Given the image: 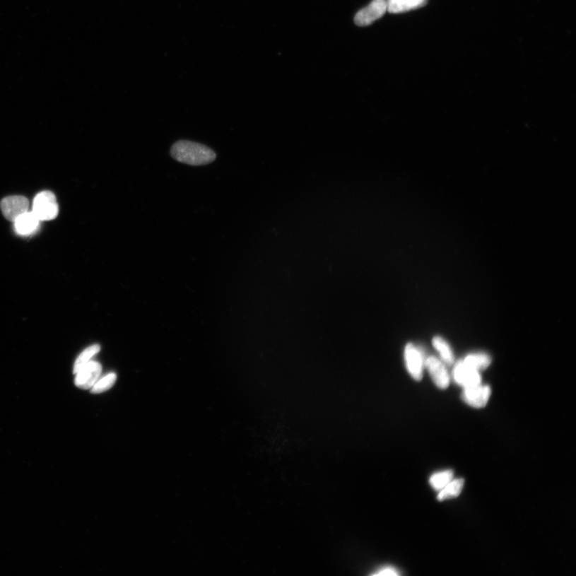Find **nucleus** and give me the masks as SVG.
Listing matches in <instances>:
<instances>
[{"mask_svg":"<svg viewBox=\"0 0 576 576\" xmlns=\"http://www.w3.org/2000/svg\"><path fill=\"white\" fill-rule=\"evenodd\" d=\"M387 11V0H373L368 7L358 12L355 23L357 26H368L383 17Z\"/></svg>","mask_w":576,"mask_h":576,"instance_id":"nucleus-3","label":"nucleus"},{"mask_svg":"<svg viewBox=\"0 0 576 576\" xmlns=\"http://www.w3.org/2000/svg\"><path fill=\"white\" fill-rule=\"evenodd\" d=\"M453 379L464 388L481 384L482 382L480 371L466 365L463 361H459L454 365Z\"/></svg>","mask_w":576,"mask_h":576,"instance_id":"nucleus-8","label":"nucleus"},{"mask_svg":"<svg viewBox=\"0 0 576 576\" xmlns=\"http://www.w3.org/2000/svg\"><path fill=\"white\" fill-rule=\"evenodd\" d=\"M171 155L174 160L191 166L207 165L216 159L215 151L201 143L180 141L173 144Z\"/></svg>","mask_w":576,"mask_h":576,"instance_id":"nucleus-1","label":"nucleus"},{"mask_svg":"<svg viewBox=\"0 0 576 576\" xmlns=\"http://www.w3.org/2000/svg\"><path fill=\"white\" fill-rule=\"evenodd\" d=\"M40 221L33 211H28L14 222L16 233L21 235H31L39 229Z\"/></svg>","mask_w":576,"mask_h":576,"instance_id":"nucleus-10","label":"nucleus"},{"mask_svg":"<svg viewBox=\"0 0 576 576\" xmlns=\"http://www.w3.org/2000/svg\"><path fill=\"white\" fill-rule=\"evenodd\" d=\"M462 361L466 365L474 368L477 370V371H480V370H484L488 368L490 363H492V359H490V357L486 353H476L466 356L465 359Z\"/></svg>","mask_w":576,"mask_h":576,"instance_id":"nucleus-14","label":"nucleus"},{"mask_svg":"<svg viewBox=\"0 0 576 576\" xmlns=\"http://www.w3.org/2000/svg\"><path fill=\"white\" fill-rule=\"evenodd\" d=\"M0 208L6 219L14 223L18 218L28 211L29 201L24 196H8L2 200Z\"/></svg>","mask_w":576,"mask_h":576,"instance_id":"nucleus-4","label":"nucleus"},{"mask_svg":"<svg viewBox=\"0 0 576 576\" xmlns=\"http://www.w3.org/2000/svg\"><path fill=\"white\" fill-rule=\"evenodd\" d=\"M425 366L434 384L440 389H446L449 386L450 377L444 362H442L438 358L430 356L425 360Z\"/></svg>","mask_w":576,"mask_h":576,"instance_id":"nucleus-9","label":"nucleus"},{"mask_svg":"<svg viewBox=\"0 0 576 576\" xmlns=\"http://www.w3.org/2000/svg\"><path fill=\"white\" fill-rule=\"evenodd\" d=\"M399 573L396 571V568L392 567H385L380 570L379 572L375 573L374 575H399Z\"/></svg>","mask_w":576,"mask_h":576,"instance_id":"nucleus-18","label":"nucleus"},{"mask_svg":"<svg viewBox=\"0 0 576 576\" xmlns=\"http://www.w3.org/2000/svg\"><path fill=\"white\" fill-rule=\"evenodd\" d=\"M102 367L98 362L90 361L76 373L75 384L83 390L92 389L99 380Z\"/></svg>","mask_w":576,"mask_h":576,"instance_id":"nucleus-5","label":"nucleus"},{"mask_svg":"<svg viewBox=\"0 0 576 576\" xmlns=\"http://www.w3.org/2000/svg\"><path fill=\"white\" fill-rule=\"evenodd\" d=\"M490 393L492 390L488 385L481 384L464 388L462 399L472 408L483 409L488 404Z\"/></svg>","mask_w":576,"mask_h":576,"instance_id":"nucleus-7","label":"nucleus"},{"mask_svg":"<svg viewBox=\"0 0 576 576\" xmlns=\"http://www.w3.org/2000/svg\"><path fill=\"white\" fill-rule=\"evenodd\" d=\"M33 212L40 221L54 220L59 213L56 196L51 192L39 193L34 199Z\"/></svg>","mask_w":576,"mask_h":576,"instance_id":"nucleus-2","label":"nucleus"},{"mask_svg":"<svg viewBox=\"0 0 576 576\" xmlns=\"http://www.w3.org/2000/svg\"><path fill=\"white\" fill-rule=\"evenodd\" d=\"M453 480V471L447 470L435 473L430 478V484L435 490H440L444 488L446 485Z\"/></svg>","mask_w":576,"mask_h":576,"instance_id":"nucleus-16","label":"nucleus"},{"mask_svg":"<svg viewBox=\"0 0 576 576\" xmlns=\"http://www.w3.org/2000/svg\"><path fill=\"white\" fill-rule=\"evenodd\" d=\"M433 343L434 348L439 351L442 362H444L446 365H452L454 360L453 351L450 345L445 341V339L442 337L435 336L433 339Z\"/></svg>","mask_w":576,"mask_h":576,"instance_id":"nucleus-13","label":"nucleus"},{"mask_svg":"<svg viewBox=\"0 0 576 576\" xmlns=\"http://www.w3.org/2000/svg\"><path fill=\"white\" fill-rule=\"evenodd\" d=\"M406 367L411 375L412 378L417 381L421 380L423 377V367L425 366V361L421 351L416 346L409 343L406 346L404 351Z\"/></svg>","mask_w":576,"mask_h":576,"instance_id":"nucleus-6","label":"nucleus"},{"mask_svg":"<svg viewBox=\"0 0 576 576\" xmlns=\"http://www.w3.org/2000/svg\"><path fill=\"white\" fill-rule=\"evenodd\" d=\"M464 486V480L463 478H456L448 483L446 486L440 490L438 495V500L444 501L445 500L456 498L458 497Z\"/></svg>","mask_w":576,"mask_h":576,"instance_id":"nucleus-12","label":"nucleus"},{"mask_svg":"<svg viewBox=\"0 0 576 576\" xmlns=\"http://www.w3.org/2000/svg\"><path fill=\"white\" fill-rule=\"evenodd\" d=\"M428 0H387V11L390 13H402L423 7Z\"/></svg>","mask_w":576,"mask_h":576,"instance_id":"nucleus-11","label":"nucleus"},{"mask_svg":"<svg viewBox=\"0 0 576 576\" xmlns=\"http://www.w3.org/2000/svg\"><path fill=\"white\" fill-rule=\"evenodd\" d=\"M115 381H117V375L114 373L108 374L105 375V377L97 380L96 383L90 391H92L93 394H100L107 392L109 389H111L114 384Z\"/></svg>","mask_w":576,"mask_h":576,"instance_id":"nucleus-17","label":"nucleus"},{"mask_svg":"<svg viewBox=\"0 0 576 576\" xmlns=\"http://www.w3.org/2000/svg\"><path fill=\"white\" fill-rule=\"evenodd\" d=\"M100 351V346L98 344L90 346V347L85 349L83 353L78 355L75 362L74 373L76 374L78 370L84 365H86L96 354H98Z\"/></svg>","mask_w":576,"mask_h":576,"instance_id":"nucleus-15","label":"nucleus"}]
</instances>
